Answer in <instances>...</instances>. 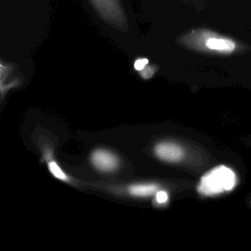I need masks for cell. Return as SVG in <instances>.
<instances>
[{
  "mask_svg": "<svg viewBox=\"0 0 251 251\" xmlns=\"http://www.w3.org/2000/svg\"><path fill=\"white\" fill-rule=\"evenodd\" d=\"M48 167H49L50 172L52 173V175H53L55 177H57V178H59V179H62V180H67V179H68L66 174L59 168V166L57 165L56 162H54V161L49 162V163H48Z\"/></svg>",
  "mask_w": 251,
  "mask_h": 251,
  "instance_id": "cell-7",
  "label": "cell"
},
{
  "mask_svg": "<svg viewBox=\"0 0 251 251\" xmlns=\"http://www.w3.org/2000/svg\"><path fill=\"white\" fill-rule=\"evenodd\" d=\"M158 186L156 184H135V185H131L129 187V192L130 194L134 195V196H139V197H145V196H149L153 193L156 192Z\"/></svg>",
  "mask_w": 251,
  "mask_h": 251,
  "instance_id": "cell-6",
  "label": "cell"
},
{
  "mask_svg": "<svg viewBox=\"0 0 251 251\" xmlns=\"http://www.w3.org/2000/svg\"><path fill=\"white\" fill-rule=\"evenodd\" d=\"M91 161L96 169L103 172L113 171L118 166L117 157L114 154L102 149L95 150L92 153Z\"/></svg>",
  "mask_w": 251,
  "mask_h": 251,
  "instance_id": "cell-5",
  "label": "cell"
},
{
  "mask_svg": "<svg viewBox=\"0 0 251 251\" xmlns=\"http://www.w3.org/2000/svg\"><path fill=\"white\" fill-rule=\"evenodd\" d=\"M89 2L103 20L117 26L126 25V17L121 0H89Z\"/></svg>",
  "mask_w": 251,
  "mask_h": 251,
  "instance_id": "cell-3",
  "label": "cell"
},
{
  "mask_svg": "<svg viewBox=\"0 0 251 251\" xmlns=\"http://www.w3.org/2000/svg\"><path fill=\"white\" fill-rule=\"evenodd\" d=\"M187 42L219 54H230L236 49V43L232 39L209 31H194L188 35Z\"/></svg>",
  "mask_w": 251,
  "mask_h": 251,
  "instance_id": "cell-2",
  "label": "cell"
},
{
  "mask_svg": "<svg viewBox=\"0 0 251 251\" xmlns=\"http://www.w3.org/2000/svg\"><path fill=\"white\" fill-rule=\"evenodd\" d=\"M155 155L166 162H178L183 157V150L172 142H161L155 146Z\"/></svg>",
  "mask_w": 251,
  "mask_h": 251,
  "instance_id": "cell-4",
  "label": "cell"
},
{
  "mask_svg": "<svg viewBox=\"0 0 251 251\" xmlns=\"http://www.w3.org/2000/svg\"><path fill=\"white\" fill-rule=\"evenodd\" d=\"M237 182L235 172L227 166L220 165L202 176L197 191L205 196H215L231 191Z\"/></svg>",
  "mask_w": 251,
  "mask_h": 251,
  "instance_id": "cell-1",
  "label": "cell"
},
{
  "mask_svg": "<svg viewBox=\"0 0 251 251\" xmlns=\"http://www.w3.org/2000/svg\"><path fill=\"white\" fill-rule=\"evenodd\" d=\"M156 200L158 203L160 204H163V203H166L167 200H168V193L166 191H159L156 193Z\"/></svg>",
  "mask_w": 251,
  "mask_h": 251,
  "instance_id": "cell-8",
  "label": "cell"
},
{
  "mask_svg": "<svg viewBox=\"0 0 251 251\" xmlns=\"http://www.w3.org/2000/svg\"><path fill=\"white\" fill-rule=\"evenodd\" d=\"M147 64H148L147 59H138L134 63V69L137 71H142Z\"/></svg>",
  "mask_w": 251,
  "mask_h": 251,
  "instance_id": "cell-9",
  "label": "cell"
}]
</instances>
